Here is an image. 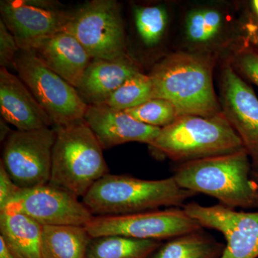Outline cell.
I'll return each mask as SVG.
<instances>
[{
  "label": "cell",
  "mask_w": 258,
  "mask_h": 258,
  "mask_svg": "<svg viewBox=\"0 0 258 258\" xmlns=\"http://www.w3.org/2000/svg\"><path fill=\"white\" fill-rule=\"evenodd\" d=\"M245 149L177 164L173 177L179 186L204 194L231 209H258V186Z\"/></svg>",
  "instance_id": "cell-1"
},
{
  "label": "cell",
  "mask_w": 258,
  "mask_h": 258,
  "mask_svg": "<svg viewBox=\"0 0 258 258\" xmlns=\"http://www.w3.org/2000/svg\"><path fill=\"white\" fill-rule=\"evenodd\" d=\"M153 98L171 102L179 117H209L220 113L212 82V61L187 52L172 54L158 62L149 74Z\"/></svg>",
  "instance_id": "cell-2"
},
{
  "label": "cell",
  "mask_w": 258,
  "mask_h": 258,
  "mask_svg": "<svg viewBox=\"0 0 258 258\" xmlns=\"http://www.w3.org/2000/svg\"><path fill=\"white\" fill-rule=\"evenodd\" d=\"M183 189L172 176L149 180L108 174L93 185L82 202L94 216L130 215L161 208H182L196 196Z\"/></svg>",
  "instance_id": "cell-3"
},
{
  "label": "cell",
  "mask_w": 258,
  "mask_h": 258,
  "mask_svg": "<svg viewBox=\"0 0 258 258\" xmlns=\"http://www.w3.org/2000/svg\"><path fill=\"white\" fill-rule=\"evenodd\" d=\"M149 146L157 154L177 164L244 149L240 137L222 111L213 116H180L161 128Z\"/></svg>",
  "instance_id": "cell-4"
},
{
  "label": "cell",
  "mask_w": 258,
  "mask_h": 258,
  "mask_svg": "<svg viewBox=\"0 0 258 258\" xmlns=\"http://www.w3.org/2000/svg\"><path fill=\"white\" fill-rule=\"evenodd\" d=\"M54 128L56 139L49 184L83 198L108 174L103 148L84 120Z\"/></svg>",
  "instance_id": "cell-5"
},
{
  "label": "cell",
  "mask_w": 258,
  "mask_h": 258,
  "mask_svg": "<svg viewBox=\"0 0 258 258\" xmlns=\"http://www.w3.org/2000/svg\"><path fill=\"white\" fill-rule=\"evenodd\" d=\"M14 69L50 117L54 127L83 120L88 104L77 88L49 69L33 51H19Z\"/></svg>",
  "instance_id": "cell-6"
},
{
  "label": "cell",
  "mask_w": 258,
  "mask_h": 258,
  "mask_svg": "<svg viewBox=\"0 0 258 258\" xmlns=\"http://www.w3.org/2000/svg\"><path fill=\"white\" fill-rule=\"evenodd\" d=\"M64 32L74 35L92 59L114 60L127 55L119 5L93 0L72 13Z\"/></svg>",
  "instance_id": "cell-7"
},
{
  "label": "cell",
  "mask_w": 258,
  "mask_h": 258,
  "mask_svg": "<svg viewBox=\"0 0 258 258\" xmlns=\"http://www.w3.org/2000/svg\"><path fill=\"white\" fill-rule=\"evenodd\" d=\"M86 230L92 238L119 235L138 240H168L204 228L184 211L172 208L113 216H95Z\"/></svg>",
  "instance_id": "cell-8"
},
{
  "label": "cell",
  "mask_w": 258,
  "mask_h": 258,
  "mask_svg": "<svg viewBox=\"0 0 258 258\" xmlns=\"http://www.w3.org/2000/svg\"><path fill=\"white\" fill-rule=\"evenodd\" d=\"M55 139V128L12 131L4 142L1 162L19 187L48 184Z\"/></svg>",
  "instance_id": "cell-9"
},
{
  "label": "cell",
  "mask_w": 258,
  "mask_h": 258,
  "mask_svg": "<svg viewBox=\"0 0 258 258\" xmlns=\"http://www.w3.org/2000/svg\"><path fill=\"white\" fill-rule=\"evenodd\" d=\"M5 210L23 213L42 226L86 227L95 217L79 198L49 183L20 188Z\"/></svg>",
  "instance_id": "cell-10"
},
{
  "label": "cell",
  "mask_w": 258,
  "mask_h": 258,
  "mask_svg": "<svg viewBox=\"0 0 258 258\" xmlns=\"http://www.w3.org/2000/svg\"><path fill=\"white\" fill-rule=\"evenodd\" d=\"M182 208L203 228L218 231L225 237L220 258L258 257V210L237 211L220 204L207 207L194 202Z\"/></svg>",
  "instance_id": "cell-11"
},
{
  "label": "cell",
  "mask_w": 258,
  "mask_h": 258,
  "mask_svg": "<svg viewBox=\"0 0 258 258\" xmlns=\"http://www.w3.org/2000/svg\"><path fill=\"white\" fill-rule=\"evenodd\" d=\"M221 103L222 113L248 154L252 171H258V98L230 66L222 73Z\"/></svg>",
  "instance_id": "cell-12"
},
{
  "label": "cell",
  "mask_w": 258,
  "mask_h": 258,
  "mask_svg": "<svg viewBox=\"0 0 258 258\" xmlns=\"http://www.w3.org/2000/svg\"><path fill=\"white\" fill-rule=\"evenodd\" d=\"M0 13L22 50H32L42 40L64 31L72 16L63 10L41 9L24 0L1 1Z\"/></svg>",
  "instance_id": "cell-13"
},
{
  "label": "cell",
  "mask_w": 258,
  "mask_h": 258,
  "mask_svg": "<svg viewBox=\"0 0 258 258\" xmlns=\"http://www.w3.org/2000/svg\"><path fill=\"white\" fill-rule=\"evenodd\" d=\"M83 120L103 149L129 142L149 145L161 130L141 123L126 112L115 110L106 104L88 105Z\"/></svg>",
  "instance_id": "cell-14"
},
{
  "label": "cell",
  "mask_w": 258,
  "mask_h": 258,
  "mask_svg": "<svg viewBox=\"0 0 258 258\" xmlns=\"http://www.w3.org/2000/svg\"><path fill=\"white\" fill-rule=\"evenodd\" d=\"M0 112L2 118L17 130L51 128L50 117L18 76L0 69Z\"/></svg>",
  "instance_id": "cell-15"
},
{
  "label": "cell",
  "mask_w": 258,
  "mask_h": 258,
  "mask_svg": "<svg viewBox=\"0 0 258 258\" xmlns=\"http://www.w3.org/2000/svg\"><path fill=\"white\" fill-rule=\"evenodd\" d=\"M32 51L49 69L76 88L79 87L92 60L81 42L64 31L42 40Z\"/></svg>",
  "instance_id": "cell-16"
},
{
  "label": "cell",
  "mask_w": 258,
  "mask_h": 258,
  "mask_svg": "<svg viewBox=\"0 0 258 258\" xmlns=\"http://www.w3.org/2000/svg\"><path fill=\"white\" fill-rule=\"evenodd\" d=\"M139 72L128 55L114 60L92 59L77 90L88 105L104 104L112 93Z\"/></svg>",
  "instance_id": "cell-17"
},
{
  "label": "cell",
  "mask_w": 258,
  "mask_h": 258,
  "mask_svg": "<svg viewBox=\"0 0 258 258\" xmlns=\"http://www.w3.org/2000/svg\"><path fill=\"white\" fill-rule=\"evenodd\" d=\"M43 226L13 210L0 212V237L20 258H42Z\"/></svg>",
  "instance_id": "cell-18"
},
{
  "label": "cell",
  "mask_w": 258,
  "mask_h": 258,
  "mask_svg": "<svg viewBox=\"0 0 258 258\" xmlns=\"http://www.w3.org/2000/svg\"><path fill=\"white\" fill-rule=\"evenodd\" d=\"M91 239L85 227L43 226L42 258H86Z\"/></svg>",
  "instance_id": "cell-19"
},
{
  "label": "cell",
  "mask_w": 258,
  "mask_h": 258,
  "mask_svg": "<svg viewBox=\"0 0 258 258\" xmlns=\"http://www.w3.org/2000/svg\"><path fill=\"white\" fill-rule=\"evenodd\" d=\"M225 246L202 230L169 239L149 258H220Z\"/></svg>",
  "instance_id": "cell-20"
},
{
  "label": "cell",
  "mask_w": 258,
  "mask_h": 258,
  "mask_svg": "<svg viewBox=\"0 0 258 258\" xmlns=\"http://www.w3.org/2000/svg\"><path fill=\"white\" fill-rule=\"evenodd\" d=\"M161 241L138 240L119 235L91 239L86 258H149Z\"/></svg>",
  "instance_id": "cell-21"
},
{
  "label": "cell",
  "mask_w": 258,
  "mask_h": 258,
  "mask_svg": "<svg viewBox=\"0 0 258 258\" xmlns=\"http://www.w3.org/2000/svg\"><path fill=\"white\" fill-rule=\"evenodd\" d=\"M153 98L150 76L139 72L127 80L106 100L104 104L118 111H126Z\"/></svg>",
  "instance_id": "cell-22"
},
{
  "label": "cell",
  "mask_w": 258,
  "mask_h": 258,
  "mask_svg": "<svg viewBox=\"0 0 258 258\" xmlns=\"http://www.w3.org/2000/svg\"><path fill=\"white\" fill-rule=\"evenodd\" d=\"M222 25V15L217 10L210 8L193 10L186 20V37L195 43H207L216 37Z\"/></svg>",
  "instance_id": "cell-23"
},
{
  "label": "cell",
  "mask_w": 258,
  "mask_h": 258,
  "mask_svg": "<svg viewBox=\"0 0 258 258\" xmlns=\"http://www.w3.org/2000/svg\"><path fill=\"white\" fill-rule=\"evenodd\" d=\"M136 27L142 41L154 46L160 41L167 24V13L162 6L137 7L134 9Z\"/></svg>",
  "instance_id": "cell-24"
},
{
  "label": "cell",
  "mask_w": 258,
  "mask_h": 258,
  "mask_svg": "<svg viewBox=\"0 0 258 258\" xmlns=\"http://www.w3.org/2000/svg\"><path fill=\"white\" fill-rule=\"evenodd\" d=\"M124 111L141 123L160 128L171 125L179 118L174 105L163 98H152Z\"/></svg>",
  "instance_id": "cell-25"
},
{
  "label": "cell",
  "mask_w": 258,
  "mask_h": 258,
  "mask_svg": "<svg viewBox=\"0 0 258 258\" xmlns=\"http://www.w3.org/2000/svg\"><path fill=\"white\" fill-rule=\"evenodd\" d=\"M20 50L13 34L0 20V66L9 70L13 68L15 58Z\"/></svg>",
  "instance_id": "cell-26"
},
{
  "label": "cell",
  "mask_w": 258,
  "mask_h": 258,
  "mask_svg": "<svg viewBox=\"0 0 258 258\" xmlns=\"http://www.w3.org/2000/svg\"><path fill=\"white\" fill-rule=\"evenodd\" d=\"M19 189L20 187L8 174L3 163L0 162V211L9 205Z\"/></svg>",
  "instance_id": "cell-27"
},
{
  "label": "cell",
  "mask_w": 258,
  "mask_h": 258,
  "mask_svg": "<svg viewBox=\"0 0 258 258\" xmlns=\"http://www.w3.org/2000/svg\"><path fill=\"white\" fill-rule=\"evenodd\" d=\"M237 64L242 73L258 86V53L254 51H244L238 55Z\"/></svg>",
  "instance_id": "cell-28"
},
{
  "label": "cell",
  "mask_w": 258,
  "mask_h": 258,
  "mask_svg": "<svg viewBox=\"0 0 258 258\" xmlns=\"http://www.w3.org/2000/svg\"><path fill=\"white\" fill-rule=\"evenodd\" d=\"M25 3L35 8L46 10L60 9V3L54 0H24Z\"/></svg>",
  "instance_id": "cell-29"
},
{
  "label": "cell",
  "mask_w": 258,
  "mask_h": 258,
  "mask_svg": "<svg viewBox=\"0 0 258 258\" xmlns=\"http://www.w3.org/2000/svg\"><path fill=\"white\" fill-rule=\"evenodd\" d=\"M0 258H20L0 237Z\"/></svg>",
  "instance_id": "cell-30"
},
{
  "label": "cell",
  "mask_w": 258,
  "mask_h": 258,
  "mask_svg": "<svg viewBox=\"0 0 258 258\" xmlns=\"http://www.w3.org/2000/svg\"><path fill=\"white\" fill-rule=\"evenodd\" d=\"M249 37L254 45L258 47V23L250 24L248 26Z\"/></svg>",
  "instance_id": "cell-31"
},
{
  "label": "cell",
  "mask_w": 258,
  "mask_h": 258,
  "mask_svg": "<svg viewBox=\"0 0 258 258\" xmlns=\"http://www.w3.org/2000/svg\"><path fill=\"white\" fill-rule=\"evenodd\" d=\"M0 123H1V124H0L1 125V142H5L8 136L11 133L12 131L10 130L9 126L8 125V122L5 121L3 118H1Z\"/></svg>",
  "instance_id": "cell-32"
},
{
  "label": "cell",
  "mask_w": 258,
  "mask_h": 258,
  "mask_svg": "<svg viewBox=\"0 0 258 258\" xmlns=\"http://www.w3.org/2000/svg\"><path fill=\"white\" fill-rule=\"evenodd\" d=\"M251 5H252V10H253L254 15L256 16V22L258 23V0H253L251 3Z\"/></svg>",
  "instance_id": "cell-33"
},
{
  "label": "cell",
  "mask_w": 258,
  "mask_h": 258,
  "mask_svg": "<svg viewBox=\"0 0 258 258\" xmlns=\"http://www.w3.org/2000/svg\"><path fill=\"white\" fill-rule=\"evenodd\" d=\"M252 179H253L254 182L257 184L258 186V171H252Z\"/></svg>",
  "instance_id": "cell-34"
}]
</instances>
